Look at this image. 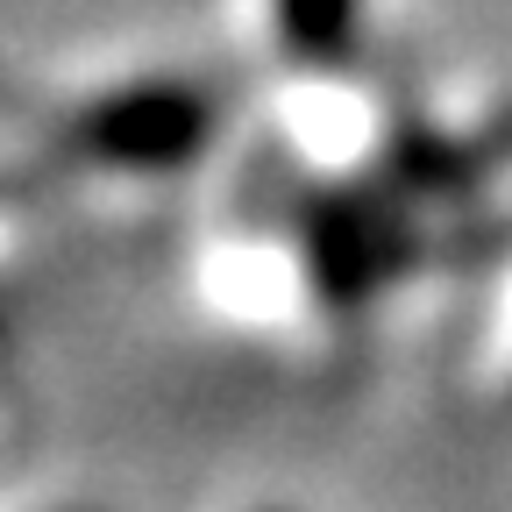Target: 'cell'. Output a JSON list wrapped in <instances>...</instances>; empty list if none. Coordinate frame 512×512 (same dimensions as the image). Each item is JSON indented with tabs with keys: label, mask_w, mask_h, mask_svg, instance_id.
<instances>
[{
	"label": "cell",
	"mask_w": 512,
	"mask_h": 512,
	"mask_svg": "<svg viewBox=\"0 0 512 512\" xmlns=\"http://www.w3.org/2000/svg\"><path fill=\"white\" fill-rule=\"evenodd\" d=\"M207 136V107L185 86H150V93H121L86 114V143L114 164H178Z\"/></svg>",
	"instance_id": "cell-1"
},
{
	"label": "cell",
	"mask_w": 512,
	"mask_h": 512,
	"mask_svg": "<svg viewBox=\"0 0 512 512\" xmlns=\"http://www.w3.org/2000/svg\"><path fill=\"white\" fill-rule=\"evenodd\" d=\"M349 29H356V0H278V36H292L313 57L342 50Z\"/></svg>",
	"instance_id": "cell-2"
}]
</instances>
